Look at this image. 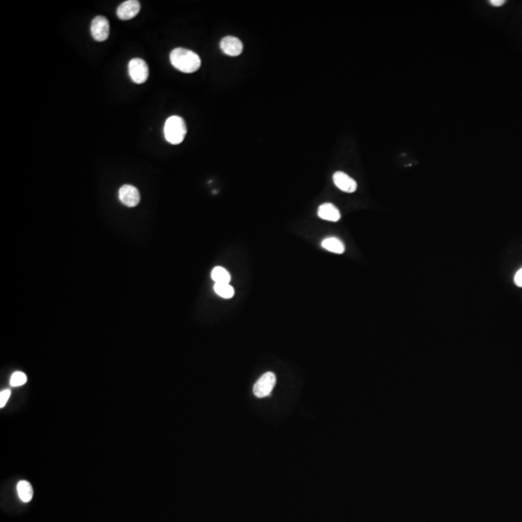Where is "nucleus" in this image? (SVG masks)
<instances>
[{
	"mask_svg": "<svg viewBox=\"0 0 522 522\" xmlns=\"http://www.w3.org/2000/svg\"><path fill=\"white\" fill-rule=\"evenodd\" d=\"M333 181L335 185L344 193L351 194L357 189L356 181L351 178L348 174H346L342 171L335 172V174L333 175Z\"/></svg>",
	"mask_w": 522,
	"mask_h": 522,
	"instance_id": "7",
	"label": "nucleus"
},
{
	"mask_svg": "<svg viewBox=\"0 0 522 522\" xmlns=\"http://www.w3.org/2000/svg\"><path fill=\"white\" fill-rule=\"evenodd\" d=\"M221 49L224 54L229 56H238L243 52V44L240 39L233 36H226L221 41Z\"/></svg>",
	"mask_w": 522,
	"mask_h": 522,
	"instance_id": "9",
	"label": "nucleus"
},
{
	"mask_svg": "<svg viewBox=\"0 0 522 522\" xmlns=\"http://www.w3.org/2000/svg\"><path fill=\"white\" fill-rule=\"evenodd\" d=\"M17 490H18V497L22 502L28 503L31 501V499L33 497V489H32V486L30 485V483H28L27 481L18 482Z\"/></svg>",
	"mask_w": 522,
	"mask_h": 522,
	"instance_id": "12",
	"label": "nucleus"
},
{
	"mask_svg": "<svg viewBox=\"0 0 522 522\" xmlns=\"http://www.w3.org/2000/svg\"><path fill=\"white\" fill-rule=\"evenodd\" d=\"M214 290L219 296L225 299H230L234 296V288L229 283H215Z\"/></svg>",
	"mask_w": 522,
	"mask_h": 522,
	"instance_id": "14",
	"label": "nucleus"
},
{
	"mask_svg": "<svg viewBox=\"0 0 522 522\" xmlns=\"http://www.w3.org/2000/svg\"><path fill=\"white\" fill-rule=\"evenodd\" d=\"M10 396H11L10 390H3V391H1V393H0V407L1 408H3L6 405L8 399H9Z\"/></svg>",
	"mask_w": 522,
	"mask_h": 522,
	"instance_id": "16",
	"label": "nucleus"
},
{
	"mask_svg": "<svg viewBox=\"0 0 522 522\" xmlns=\"http://www.w3.org/2000/svg\"><path fill=\"white\" fill-rule=\"evenodd\" d=\"M187 134V126L183 118L173 115L165 121L164 137L171 144H179Z\"/></svg>",
	"mask_w": 522,
	"mask_h": 522,
	"instance_id": "2",
	"label": "nucleus"
},
{
	"mask_svg": "<svg viewBox=\"0 0 522 522\" xmlns=\"http://www.w3.org/2000/svg\"><path fill=\"white\" fill-rule=\"evenodd\" d=\"M119 199L128 207H135L140 201L138 189L132 185H123L119 189Z\"/></svg>",
	"mask_w": 522,
	"mask_h": 522,
	"instance_id": "6",
	"label": "nucleus"
},
{
	"mask_svg": "<svg viewBox=\"0 0 522 522\" xmlns=\"http://www.w3.org/2000/svg\"><path fill=\"white\" fill-rule=\"evenodd\" d=\"M276 375L273 372H266L264 373L260 378L256 381V383L253 386V394L257 397H265L270 396L271 392L276 385Z\"/></svg>",
	"mask_w": 522,
	"mask_h": 522,
	"instance_id": "4",
	"label": "nucleus"
},
{
	"mask_svg": "<svg viewBox=\"0 0 522 522\" xmlns=\"http://www.w3.org/2000/svg\"><path fill=\"white\" fill-rule=\"evenodd\" d=\"M27 376L26 375V373H23L21 371H16L11 376L10 384L13 387H19V386L25 385L27 383Z\"/></svg>",
	"mask_w": 522,
	"mask_h": 522,
	"instance_id": "15",
	"label": "nucleus"
},
{
	"mask_svg": "<svg viewBox=\"0 0 522 522\" xmlns=\"http://www.w3.org/2000/svg\"><path fill=\"white\" fill-rule=\"evenodd\" d=\"M322 248H324L325 250H327L328 252H334V253H338V254H342L344 252V245L342 243V241L339 239V238H336V237H329V238H326L322 243H321Z\"/></svg>",
	"mask_w": 522,
	"mask_h": 522,
	"instance_id": "11",
	"label": "nucleus"
},
{
	"mask_svg": "<svg viewBox=\"0 0 522 522\" xmlns=\"http://www.w3.org/2000/svg\"><path fill=\"white\" fill-rule=\"evenodd\" d=\"M513 280H514V283H515L516 287L522 288V268H520L519 270L516 272Z\"/></svg>",
	"mask_w": 522,
	"mask_h": 522,
	"instance_id": "17",
	"label": "nucleus"
},
{
	"mask_svg": "<svg viewBox=\"0 0 522 522\" xmlns=\"http://www.w3.org/2000/svg\"><path fill=\"white\" fill-rule=\"evenodd\" d=\"M211 278L216 283H229L231 276L224 267L217 266L211 272Z\"/></svg>",
	"mask_w": 522,
	"mask_h": 522,
	"instance_id": "13",
	"label": "nucleus"
},
{
	"mask_svg": "<svg viewBox=\"0 0 522 522\" xmlns=\"http://www.w3.org/2000/svg\"><path fill=\"white\" fill-rule=\"evenodd\" d=\"M91 34L98 42L106 41L109 35V22L108 18L98 16L91 22Z\"/></svg>",
	"mask_w": 522,
	"mask_h": 522,
	"instance_id": "5",
	"label": "nucleus"
},
{
	"mask_svg": "<svg viewBox=\"0 0 522 522\" xmlns=\"http://www.w3.org/2000/svg\"><path fill=\"white\" fill-rule=\"evenodd\" d=\"M171 62L175 69L186 74L197 72L201 65L198 54L183 48L175 49L171 52Z\"/></svg>",
	"mask_w": 522,
	"mask_h": 522,
	"instance_id": "1",
	"label": "nucleus"
},
{
	"mask_svg": "<svg viewBox=\"0 0 522 522\" xmlns=\"http://www.w3.org/2000/svg\"><path fill=\"white\" fill-rule=\"evenodd\" d=\"M140 11V3L137 0H127L117 8V17L122 20L135 18Z\"/></svg>",
	"mask_w": 522,
	"mask_h": 522,
	"instance_id": "8",
	"label": "nucleus"
},
{
	"mask_svg": "<svg viewBox=\"0 0 522 522\" xmlns=\"http://www.w3.org/2000/svg\"><path fill=\"white\" fill-rule=\"evenodd\" d=\"M129 75L136 84L144 83L149 77L148 65L144 59L133 58L129 62Z\"/></svg>",
	"mask_w": 522,
	"mask_h": 522,
	"instance_id": "3",
	"label": "nucleus"
},
{
	"mask_svg": "<svg viewBox=\"0 0 522 522\" xmlns=\"http://www.w3.org/2000/svg\"><path fill=\"white\" fill-rule=\"evenodd\" d=\"M489 3L492 5V6H495V7H500L502 5H504L506 3L505 0H490Z\"/></svg>",
	"mask_w": 522,
	"mask_h": 522,
	"instance_id": "18",
	"label": "nucleus"
},
{
	"mask_svg": "<svg viewBox=\"0 0 522 522\" xmlns=\"http://www.w3.org/2000/svg\"><path fill=\"white\" fill-rule=\"evenodd\" d=\"M317 215L325 221L338 222L341 219V212L332 203H324L320 205L317 211Z\"/></svg>",
	"mask_w": 522,
	"mask_h": 522,
	"instance_id": "10",
	"label": "nucleus"
}]
</instances>
